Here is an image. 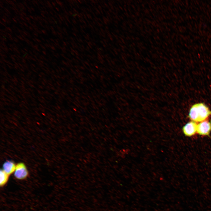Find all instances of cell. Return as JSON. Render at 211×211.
<instances>
[{"label":"cell","instance_id":"cell-1","mask_svg":"<svg viewBox=\"0 0 211 211\" xmlns=\"http://www.w3.org/2000/svg\"><path fill=\"white\" fill-rule=\"evenodd\" d=\"M211 114V111L203 103H196L191 108L189 116L193 121L201 122L205 120Z\"/></svg>","mask_w":211,"mask_h":211},{"label":"cell","instance_id":"cell-2","mask_svg":"<svg viewBox=\"0 0 211 211\" xmlns=\"http://www.w3.org/2000/svg\"><path fill=\"white\" fill-rule=\"evenodd\" d=\"M14 175L15 177L19 180H23L26 178L28 173L26 166L23 163H20L16 165Z\"/></svg>","mask_w":211,"mask_h":211},{"label":"cell","instance_id":"cell-3","mask_svg":"<svg viewBox=\"0 0 211 211\" xmlns=\"http://www.w3.org/2000/svg\"><path fill=\"white\" fill-rule=\"evenodd\" d=\"M211 130V123L207 120L201 122L198 125L197 132L200 135H208Z\"/></svg>","mask_w":211,"mask_h":211},{"label":"cell","instance_id":"cell-4","mask_svg":"<svg viewBox=\"0 0 211 211\" xmlns=\"http://www.w3.org/2000/svg\"><path fill=\"white\" fill-rule=\"evenodd\" d=\"M197 126L198 125L195 122H189L183 127V132L186 136H192L197 132Z\"/></svg>","mask_w":211,"mask_h":211},{"label":"cell","instance_id":"cell-5","mask_svg":"<svg viewBox=\"0 0 211 211\" xmlns=\"http://www.w3.org/2000/svg\"><path fill=\"white\" fill-rule=\"evenodd\" d=\"M16 165L13 161H7L4 163L2 167V170L8 175L14 172Z\"/></svg>","mask_w":211,"mask_h":211},{"label":"cell","instance_id":"cell-6","mask_svg":"<svg viewBox=\"0 0 211 211\" xmlns=\"http://www.w3.org/2000/svg\"><path fill=\"white\" fill-rule=\"evenodd\" d=\"M9 175L2 170H1L0 172V185L3 186L7 183L9 178Z\"/></svg>","mask_w":211,"mask_h":211}]
</instances>
